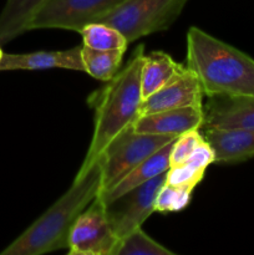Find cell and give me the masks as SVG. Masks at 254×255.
Wrapping results in <instances>:
<instances>
[{"label": "cell", "mask_w": 254, "mask_h": 255, "mask_svg": "<svg viewBox=\"0 0 254 255\" xmlns=\"http://www.w3.org/2000/svg\"><path fill=\"white\" fill-rule=\"evenodd\" d=\"M144 47L139 45L126 66L119 70L106 86L89 97L95 110L94 133L84 162L77 173H82L101 157L112 139L133 126L143 101L141 89Z\"/></svg>", "instance_id": "6da1fadb"}, {"label": "cell", "mask_w": 254, "mask_h": 255, "mask_svg": "<svg viewBox=\"0 0 254 255\" xmlns=\"http://www.w3.org/2000/svg\"><path fill=\"white\" fill-rule=\"evenodd\" d=\"M101 189L102 163L99 158L86 171L77 173L69 191L0 252V255H42L67 248L72 226L100 196Z\"/></svg>", "instance_id": "7a4b0ae2"}, {"label": "cell", "mask_w": 254, "mask_h": 255, "mask_svg": "<svg viewBox=\"0 0 254 255\" xmlns=\"http://www.w3.org/2000/svg\"><path fill=\"white\" fill-rule=\"evenodd\" d=\"M186 66L204 96H254V60L197 26L187 31Z\"/></svg>", "instance_id": "3957f363"}, {"label": "cell", "mask_w": 254, "mask_h": 255, "mask_svg": "<svg viewBox=\"0 0 254 255\" xmlns=\"http://www.w3.org/2000/svg\"><path fill=\"white\" fill-rule=\"evenodd\" d=\"M188 0H125L100 22L119 29L128 42L167 30Z\"/></svg>", "instance_id": "277c9868"}, {"label": "cell", "mask_w": 254, "mask_h": 255, "mask_svg": "<svg viewBox=\"0 0 254 255\" xmlns=\"http://www.w3.org/2000/svg\"><path fill=\"white\" fill-rule=\"evenodd\" d=\"M176 138L172 136L141 133L134 131L133 126L122 131L112 139L100 157L102 163L101 193L114 187L134 167Z\"/></svg>", "instance_id": "5b68a950"}, {"label": "cell", "mask_w": 254, "mask_h": 255, "mask_svg": "<svg viewBox=\"0 0 254 255\" xmlns=\"http://www.w3.org/2000/svg\"><path fill=\"white\" fill-rule=\"evenodd\" d=\"M125 0H47L30 24L34 29H64L81 31L99 22Z\"/></svg>", "instance_id": "8992f818"}, {"label": "cell", "mask_w": 254, "mask_h": 255, "mask_svg": "<svg viewBox=\"0 0 254 255\" xmlns=\"http://www.w3.org/2000/svg\"><path fill=\"white\" fill-rule=\"evenodd\" d=\"M120 239L100 197L80 214L69 236L70 255H115Z\"/></svg>", "instance_id": "52a82bcc"}, {"label": "cell", "mask_w": 254, "mask_h": 255, "mask_svg": "<svg viewBox=\"0 0 254 255\" xmlns=\"http://www.w3.org/2000/svg\"><path fill=\"white\" fill-rule=\"evenodd\" d=\"M166 174H159L156 178L126 192L106 204V212L115 233L121 241L142 224L154 212L157 194L166 182Z\"/></svg>", "instance_id": "ba28073f"}, {"label": "cell", "mask_w": 254, "mask_h": 255, "mask_svg": "<svg viewBox=\"0 0 254 255\" xmlns=\"http://www.w3.org/2000/svg\"><path fill=\"white\" fill-rule=\"evenodd\" d=\"M203 96L198 77L186 66L173 81L142 101L139 115L189 106L203 107Z\"/></svg>", "instance_id": "9c48e42d"}, {"label": "cell", "mask_w": 254, "mask_h": 255, "mask_svg": "<svg viewBox=\"0 0 254 255\" xmlns=\"http://www.w3.org/2000/svg\"><path fill=\"white\" fill-rule=\"evenodd\" d=\"M203 124V107L189 106L139 115L133 129L141 133L178 137L192 129H201Z\"/></svg>", "instance_id": "30bf717a"}, {"label": "cell", "mask_w": 254, "mask_h": 255, "mask_svg": "<svg viewBox=\"0 0 254 255\" xmlns=\"http://www.w3.org/2000/svg\"><path fill=\"white\" fill-rule=\"evenodd\" d=\"M203 112V127L254 128V96L208 97Z\"/></svg>", "instance_id": "8fae6325"}, {"label": "cell", "mask_w": 254, "mask_h": 255, "mask_svg": "<svg viewBox=\"0 0 254 255\" xmlns=\"http://www.w3.org/2000/svg\"><path fill=\"white\" fill-rule=\"evenodd\" d=\"M203 129L204 138L214 151V163H241L254 157V128Z\"/></svg>", "instance_id": "7c38bea8"}, {"label": "cell", "mask_w": 254, "mask_h": 255, "mask_svg": "<svg viewBox=\"0 0 254 255\" xmlns=\"http://www.w3.org/2000/svg\"><path fill=\"white\" fill-rule=\"evenodd\" d=\"M80 46L59 51H35L27 54H4L0 62V71L11 70H47L66 69L84 71Z\"/></svg>", "instance_id": "4fadbf2b"}, {"label": "cell", "mask_w": 254, "mask_h": 255, "mask_svg": "<svg viewBox=\"0 0 254 255\" xmlns=\"http://www.w3.org/2000/svg\"><path fill=\"white\" fill-rule=\"evenodd\" d=\"M173 142L162 147L161 149L154 152L152 156H149L148 158L144 159L142 163H139L138 166L134 167V168L132 169V171H129L124 178L120 179L114 187L107 189L106 192H102L99 196L100 198H101L105 203H109V202L114 201V199L122 196V194L126 193V192L131 191V189L136 188V187L141 186V184L146 183V182L151 181V179L158 177L159 174L168 171L169 156H171L172 144H173Z\"/></svg>", "instance_id": "5bb4252c"}, {"label": "cell", "mask_w": 254, "mask_h": 255, "mask_svg": "<svg viewBox=\"0 0 254 255\" xmlns=\"http://www.w3.org/2000/svg\"><path fill=\"white\" fill-rule=\"evenodd\" d=\"M186 66L174 61L167 52L152 51L144 55L141 74L142 97L147 99L183 72Z\"/></svg>", "instance_id": "9a60e30c"}, {"label": "cell", "mask_w": 254, "mask_h": 255, "mask_svg": "<svg viewBox=\"0 0 254 255\" xmlns=\"http://www.w3.org/2000/svg\"><path fill=\"white\" fill-rule=\"evenodd\" d=\"M214 151L211 144L204 141L192 152L191 156L182 163L169 167L166 174V183L176 187L194 189L203 179L209 164L214 163Z\"/></svg>", "instance_id": "2e32d148"}, {"label": "cell", "mask_w": 254, "mask_h": 255, "mask_svg": "<svg viewBox=\"0 0 254 255\" xmlns=\"http://www.w3.org/2000/svg\"><path fill=\"white\" fill-rule=\"evenodd\" d=\"M47 0H6L0 12V45L29 31L30 24Z\"/></svg>", "instance_id": "e0dca14e"}, {"label": "cell", "mask_w": 254, "mask_h": 255, "mask_svg": "<svg viewBox=\"0 0 254 255\" xmlns=\"http://www.w3.org/2000/svg\"><path fill=\"white\" fill-rule=\"evenodd\" d=\"M125 52L122 50H95L82 46L85 72L100 81H110L119 72Z\"/></svg>", "instance_id": "ac0fdd59"}, {"label": "cell", "mask_w": 254, "mask_h": 255, "mask_svg": "<svg viewBox=\"0 0 254 255\" xmlns=\"http://www.w3.org/2000/svg\"><path fill=\"white\" fill-rule=\"evenodd\" d=\"M84 46L95 50H122L126 51L128 40L116 27L105 22H92L80 31Z\"/></svg>", "instance_id": "d6986e66"}, {"label": "cell", "mask_w": 254, "mask_h": 255, "mask_svg": "<svg viewBox=\"0 0 254 255\" xmlns=\"http://www.w3.org/2000/svg\"><path fill=\"white\" fill-rule=\"evenodd\" d=\"M115 255H174V253L157 243L142 228H137L120 241Z\"/></svg>", "instance_id": "ffe728a7"}, {"label": "cell", "mask_w": 254, "mask_h": 255, "mask_svg": "<svg viewBox=\"0 0 254 255\" xmlns=\"http://www.w3.org/2000/svg\"><path fill=\"white\" fill-rule=\"evenodd\" d=\"M192 193H193V189L171 186V184H167L164 182V184L161 187L158 194H157L154 212L169 213V212L182 211L191 202Z\"/></svg>", "instance_id": "44dd1931"}, {"label": "cell", "mask_w": 254, "mask_h": 255, "mask_svg": "<svg viewBox=\"0 0 254 255\" xmlns=\"http://www.w3.org/2000/svg\"><path fill=\"white\" fill-rule=\"evenodd\" d=\"M204 141V136L199 132V129H192V131L182 133L181 136L174 139L172 144L171 156H169V167L177 166L186 161L192 152Z\"/></svg>", "instance_id": "7402d4cb"}, {"label": "cell", "mask_w": 254, "mask_h": 255, "mask_svg": "<svg viewBox=\"0 0 254 255\" xmlns=\"http://www.w3.org/2000/svg\"><path fill=\"white\" fill-rule=\"evenodd\" d=\"M2 56H4V51H2V49H1V45H0V62H1V59H2Z\"/></svg>", "instance_id": "603a6c76"}]
</instances>
